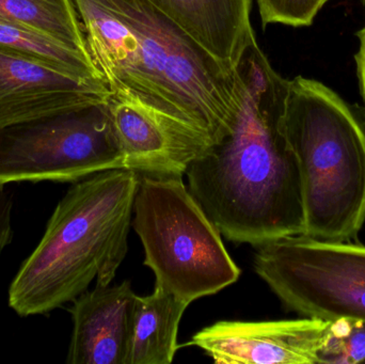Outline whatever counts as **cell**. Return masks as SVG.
Here are the masks:
<instances>
[{
  "label": "cell",
  "instance_id": "1",
  "mask_svg": "<svg viewBox=\"0 0 365 364\" xmlns=\"http://www.w3.org/2000/svg\"><path fill=\"white\" fill-rule=\"evenodd\" d=\"M238 68L244 94L231 130L193 160L185 175L221 235L259 246L304 234L302 179L282 128L287 79L257 43Z\"/></svg>",
  "mask_w": 365,
  "mask_h": 364
},
{
  "label": "cell",
  "instance_id": "2",
  "mask_svg": "<svg viewBox=\"0 0 365 364\" xmlns=\"http://www.w3.org/2000/svg\"><path fill=\"white\" fill-rule=\"evenodd\" d=\"M88 51L121 92L217 142L244 94L240 68L215 59L150 0H72Z\"/></svg>",
  "mask_w": 365,
  "mask_h": 364
},
{
  "label": "cell",
  "instance_id": "3",
  "mask_svg": "<svg viewBox=\"0 0 365 364\" xmlns=\"http://www.w3.org/2000/svg\"><path fill=\"white\" fill-rule=\"evenodd\" d=\"M139 175L115 169L75 182L15 276L9 306L44 316L72 303L96 280L109 286L128 254Z\"/></svg>",
  "mask_w": 365,
  "mask_h": 364
},
{
  "label": "cell",
  "instance_id": "4",
  "mask_svg": "<svg viewBox=\"0 0 365 364\" xmlns=\"http://www.w3.org/2000/svg\"><path fill=\"white\" fill-rule=\"evenodd\" d=\"M282 128L299 167L304 235L351 241L365 222V113L317 80H287Z\"/></svg>",
  "mask_w": 365,
  "mask_h": 364
},
{
  "label": "cell",
  "instance_id": "5",
  "mask_svg": "<svg viewBox=\"0 0 365 364\" xmlns=\"http://www.w3.org/2000/svg\"><path fill=\"white\" fill-rule=\"evenodd\" d=\"M132 226L155 284L188 305L240 278V267L227 254L220 231L182 175H139Z\"/></svg>",
  "mask_w": 365,
  "mask_h": 364
},
{
  "label": "cell",
  "instance_id": "6",
  "mask_svg": "<svg viewBox=\"0 0 365 364\" xmlns=\"http://www.w3.org/2000/svg\"><path fill=\"white\" fill-rule=\"evenodd\" d=\"M257 247L255 271L287 308L306 318L365 322L364 246L298 234Z\"/></svg>",
  "mask_w": 365,
  "mask_h": 364
},
{
  "label": "cell",
  "instance_id": "7",
  "mask_svg": "<svg viewBox=\"0 0 365 364\" xmlns=\"http://www.w3.org/2000/svg\"><path fill=\"white\" fill-rule=\"evenodd\" d=\"M124 169L106 103L0 128V185Z\"/></svg>",
  "mask_w": 365,
  "mask_h": 364
},
{
  "label": "cell",
  "instance_id": "8",
  "mask_svg": "<svg viewBox=\"0 0 365 364\" xmlns=\"http://www.w3.org/2000/svg\"><path fill=\"white\" fill-rule=\"evenodd\" d=\"M106 108L123 156L124 169L139 175H182L212 141L201 132L121 92Z\"/></svg>",
  "mask_w": 365,
  "mask_h": 364
},
{
  "label": "cell",
  "instance_id": "9",
  "mask_svg": "<svg viewBox=\"0 0 365 364\" xmlns=\"http://www.w3.org/2000/svg\"><path fill=\"white\" fill-rule=\"evenodd\" d=\"M329 321L240 322L221 321L202 329L187 345L203 350L219 364L319 363Z\"/></svg>",
  "mask_w": 365,
  "mask_h": 364
},
{
  "label": "cell",
  "instance_id": "10",
  "mask_svg": "<svg viewBox=\"0 0 365 364\" xmlns=\"http://www.w3.org/2000/svg\"><path fill=\"white\" fill-rule=\"evenodd\" d=\"M110 92L0 46V128L104 104Z\"/></svg>",
  "mask_w": 365,
  "mask_h": 364
},
{
  "label": "cell",
  "instance_id": "11",
  "mask_svg": "<svg viewBox=\"0 0 365 364\" xmlns=\"http://www.w3.org/2000/svg\"><path fill=\"white\" fill-rule=\"evenodd\" d=\"M138 295L128 280L86 291L68 309L73 320L66 363L128 364Z\"/></svg>",
  "mask_w": 365,
  "mask_h": 364
},
{
  "label": "cell",
  "instance_id": "12",
  "mask_svg": "<svg viewBox=\"0 0 365 364\" xmlns=\"http://www.w3.org/2000/svg\"><path fill=\"white\" fill-rule=\"evenodd\" d=\"M204 51L238 68L257 44L251 25L252 0H150Z\"/></svg>",
  "mask_w": 365,
  "mask_h": 364
},
{
  "label": "cell",
  "instance_id": "13",
  "mask_svg": "<svg viewBox=\"0 0 365 364\" xmlns=\"http://www.w3.org/2000/svg\"><path fill=\"white\" fill-rule=\"evenodd\" d=\"M188 303L155 284L137 296L128 364H170L178 348L180 323Z\"/></svg>",
  "mask_w": 365,
  "mask_h": 364
},
{
  "label": "cell",
  "instance_id": "14",
  "mask_svg": "<svg viewBox=\"0 0 365 364\" xmlns=\"http://www.w3.org/2000/svg\"><path fill=\"white\" fill-rule=\"evenodd\" d=\"M0 23L36 30L90 56L72 0H0Z\"/></svg>",
  "mask_w": 365,
  "mask_h": 364
},
{
  "label": "cell",
  "instance_id": "15",
  "mask_svg": "<svg viewBox=\"0 0 365 364\" xmlns=\"http://www.w3.org/2000/svg\"><path fill=\"white\" fill-rule=\"evenodd\" d=\"M0 46L75 78L104 81L89 55L36 30L0 23Z\"/></svg>",
  "mask_w": 365,
  "mask_h": 364
},
{
  "label": "cell",
  "instance_id": "16",
  "mask_svg": "<svg viewBox=\"0 0 365 364\" xmlns=\"http://www.w3.org/2000/svg\"><path fill=\"white\" fill-rule=\"evenodd\" d=\"M319 363L365 364L364 321H331Z\"/></svg>",
  "mask_w": 365,
  "mask_h": 364
},
{
  "label": "cell",
  "instance_id": "17",
  "mask_svg": "<svg viewBox=\"0 0 365 364\" xmlns=\"http://www.w3.org/2000/svg\"><path fill=\"white\" fill-rule=\"evenodd\" d=\"M328 0H257L264 27L283 24L292 27L312 25Z\"/></svg>",
  "mask_w": 365,
  "mask_h": 364
},
{
  "label": "cell",
  "instance_id": "18",
  "mask_svg": "<svg viewBox=\"0 0 365 364\" xmlns=\"http://www.w3.org/2000/svg\"><path fill=\"white\" fill-rule=\"evenodd\" d=\"M13 199L4 185H0V259L12 241Z\"/></svg>",
  "mask_w": 365,
  "mask_h": 364
},
{
  "label": "cell",
  "instance_id": "19",
  "mask_svg": "<svg viewBox=\"0 0 365 364\" xmlns=\"http://www.w3.org/2000/svg\"><path fill=\"white\" fill-rule=\"evenodd\" d=\"M358 38L360 41L359 51L356 55V63H357V74L359 78L360 91L365 104V26L358 32Z\"/></svg>",
  "mask_w": 365,
  "mask_h": 364
},
{
  "label": "cell",
  "instance_id": "20",
  "mask_svg": "<svg viewBox=\"0 0 365 364\" xmlns=\"http://www.w3.org/2000/svg\"><path fill=\"white\" fill-rule=\"evenodd\" d=\"M328 1H329V0H328ZM364 1H365V0H364Z\"/></svg>",
  "mask_w": 365,
  "mask_h": 364
}]
</instances>
